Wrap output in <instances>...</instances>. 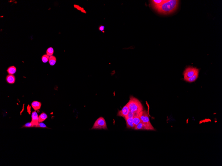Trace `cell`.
Wrapping results in <instances>:
<instances>
[{"label": "cell", "instance_id": "cell-1", "mask_svg": "<svg viewBox=\"0 0 222 166\" xmlns=\"http://www.w3.org/2000/svg\"><path fill=\"white\" fill-rule=\"evenodd\" d=\"M179 1L177 0H169L163 3L155 10L159 13L163 14H169L172 13L178 7Z\"/></svg>", "mask_w": 222, "mask_h": 166}, {"label": "cell", "instance_id": "cell-2", "mask_svg": "<svg viewBox=\"0 0 222 166\" xmlns=\"http://www.w3.org/2000/svg\"><path fill=\"white\" fill-rule=\"evenodd\" d=\"M130 111L134 114V116H139V113L143 111V107L139 100L133 96H130L127 103Z\"/></svg>", "mask_w": 222, "mask_h": 166}, {"label": "cell", "instance_id": "cell-3", "mask_svg": "<svg viewBox=\"0 0 222 166\" xmlns=\"http://www.w3.org/2000/svg\"><path fill=\"white\" fill-rule=\"evenodd\" d=\"M91 129L108 130L105 119L103 117H100L95 121Z\"/></svg>", "mask_w": 222, "mask_h": 166}, {"label": "cell", "instance_id": "cell-4", "mask_svg": "<svg viewBox=\"0 0 222 166\" xmlns=\"http://www.w3.org/2000/svg\"><path fill=\"white\" fill-rule=\"evenodd\" d=\"M134 129L137 130L155 131L154 127L150 122L144 123L141 122L135 127Z\"/></svg>", "mask_w": 222, "mask_h": 166}, {"label": "cell", "instance_id": "cell-5", "mask_svg": "<svg viewBox=\"0 0 222 166\" xmlns=\"http://www.w3.org/2000/svg\"><path fill=\"white\" fill-rule=\"evenodd\" d=\"M199 70L198 69L193 67H188L186 68L183 73L184 80L192 77Z\"/></svg>", "mask_w": 222, "mask_h": 166}, {"label": "cell", "instance_id": "cell-6", "mask_svg": "<svg viewBox=\"0 0 222 166\" xmlns=\"http://www.w3.org/2000/svg\"><path fill=\"white\" fill-rule=\"evenodd\" d=\"M130 110L127 104L123 107L121 110H118L117 116L119 117H123L124 118L126 117L129 114Z\"/></svg>", "mask_w": 222, "mask_h": 166}, {"label": "cell", "instance_id": "cell-7", "mask_svg": "<svg viewBox=\"0 0 222 166\" xmlns=\"http://www.w3.org/2000/svg\"><path fill=\"white\" fill-rule=\"evenodd\" d=\"M139 116L140 120L142 122L147 123L150 122L149 116L147 111L146 110H143L139 114Z\"/></svg>", "mask_w": 222, "mask_h": 166}, {"label": "cell", "instance_id": "cell-8", "mask_svg": "<svg viewBox=\"0 0 222 166\" xmlns=\"http://www.w3.org/2000/svg\"><path fill=\"white\" fill-rule=\"evenodd\" d=\"M32 121L31 122L33 127H37L39 124V116L36 112H33L32 114Z\"/></svg>", "mask_w": 222, "mask_h": 166}, {"label": "cell", "instance_id": "cell-9", "mask_svg": "<svg viewBox=\"0 0 222 166\" xmlns=\"http://www.w3.org/2000/svg\"><path fill=\"white\" fill-rule=\"evenodd\" d=\"M166 1V0H153L151 1V6L154 9L159 6Z\"/></svg>", "mask_w": 222, "mask_h": 166}, {"label": "cell", "instance_id": "cell-10", "mask_svg": "<svg viewBox=\"0 0 222 166\" xmlns=\"http://www.w3.org/2000/svg\"><path fill=\"white\" fill-rule=\"evenodd\" d=\"M133 117H132L125 119L127 128L134 129L135 127L133 123Z\"/></svg>", "mask_w": 222, "mask_h": 166}, {"label": "cell", "instance_id": "cell-11", "mask_svg": "<svg viewBox=\"0 0 222 166\" xmlns=\"http://www.w3.org/2000/svg\"><path fill=\"white\" fill-rule=\"evenodd\" d=\"M199 71H198L196 72V73L194 74V75L192 77L190 78H187L186 79L184 80L186 81L189 83H192L198 79L199 77Z\"/></svg>", "mask_w": 222, "mask_h": 166}, {"label": "cell", "instance_id": "cell-12", "mask_svg": "<svg viewBox=\"0 0 222 166\" xmlns=\"http://www.w3.org/2000/svg\"><path fill=\"white\" fill-rule=\"evenodd\" d=\"M6 80L7 82L9 84H13L15 82V77L13 75H9L6 77Z\"/></svg>", "mask_w": 222, "mask_h": 166}, {"label": "cell", "instance_id": "cell-13", "mask_svg": "<svg viewBox=\"0 0 222 166\" xmlns=\"http://www.w3.org/2000/svg\"><path fill=\"white\" fill-rule=\"evenodd\" d=\"M32 106L35 111L39 110L41 108V103L38 101H34L31 104Z\"/></svg>", "mask_w": 222, "mask_h": 166}, {"label": "cell", "instance_id": "cell-14", "mask_svg": "<svg viewBox=\"0 0 222 166\" xmlns=\"http://www.w3.org/2000/svg\"><path fill=\"white\" fill-rule=\"evenodd\" d=\"M141 122H142L140 120L139 116H134L133 118V123L135 127Z\"/></svg>", "mask_w": 222, "mask_h": 166}, {"label": "cell", "instance_id": "cell-15", "mask_svg": "<svg viewBox=\"0 0 222 166\" xmlns=\"http://www.w3.org/2000/svg\"><path fill=\"white\" fill-rule=\"evenodd\" d=\"M47 117H48V116L45 113H41L39 116V122H42L43 121L45 120L47 118Z\"/></svg>", "mask_w": 222, "mask_h": 166}, {"label": "cell", "instance_id": "cell-16", "mask_svg": "<svg viewBox=\"0 0 222 166\" xmlns=\"http://www.w3.org/2000/svg\"><path fill=\"white\" fill-rule=\"evenodd\" d=\"M16 69L14 66L9 67L8 68L7 71L9 75H13L16 73Z\"/></svg>", "mask_w": 222, "mask_h": 166}, {"label": "cell", "instance_id": "cell-17", "mask_svg": "<svg viewBox=\"0 0 222 166\" xmlns=\"http://www.w3.org/2000/svg\"><path fill=\"white\" fill-rule=\"evenodd\" d=\"M56 62V58L53 55L50 56L49 62L50 65L51 66H53L55 64Z\"/></svg>", "mask_w": 222, "mask_h": 166}, {"label": "cell", "instance_id": "cell-18", "mask_svg": "<svg viewBox=\"0 0 222 166\" xmlns=\"http://www.w3.org/2000/svg\"><path fill=\"white\" fill-rule=\"evenodd\" d=\"M54 50L53 48L50 47V48H49L47 50L46 54H47V55H48L50 56L53 55L54 54Z\"/></svg>", "mask_w": 222, "mask_h": 166}, {"label": "cell", "instance_id": "cell-19", "mask_svg": "<svg viewBox=\"0 0 222 166\" xmlns=\"http://www.w3.org/2000/svg\"><path fill=\"white\" fill-rule=\"evenodd\" d=\"M74 7L75 8H76L77 10H79V11H80L84 13H87V12L86 11V10L84 9L83 8L81 7L80 6L77 5H74Z\"/></svg>", "mask_w": 222, "mask_h": 166}, {"label": "cell", "instance_id": "cell-20", "mask_svg": "<svg viewBox=\"0 0 222 166\" xmlns=\"http://www.w3.org/2000/svg\"><path fill=\"white\" fill-rule=\"evenodd\" d=\"M49 56L47 55H44L42 57V60L43 62L44 63L47 62L48 61H49Z\"/></svg>", "mask_w": 222, "mask_h": 166}, {"label": "cell", "instance_id": "cell-21", "mask_svg": "<svg viewBox=\"0 0 222 166\" xmlns=\"http://www.w3.org/2000/svg\"><path fill=\"white\" fill-rule=\"evenodd\" d=\"M40 127V128H48L47 127V126H46V125L43 123L42 122H39V124L38 125L37 127Z\"/></svg>", "mask_w": 222, "mask_h": 166}, {"label": "cell", "instance_id": "cell-22", "mask_svg": "<svg viewBox=\"0 0 222 166\" xmlns=\"http://www.w3.org/2000/svg\"><path fill=\"white\" fill-rule=\"evenodd\" d=\"M134 114H133V113L131 111H129V114H128V115H127V117H126V118L125 119L127 118H130L133 117H134Z\"/></svg>", "mask_w": 222, "mask_h": 166}, {"label": "cell", "instance_id": "cell-23", "mask_svg": "<svg viewBox=\"0 0 222 166\" xmlns=\"http://www.w3.org/2000/svg\"><path fill=\"white\" fill-rule=\"evenodd\" d=\"M23 127H26V128H27V127H33V126L31 122H28L25 124L23 126Z\"/></svg>", "mask_w": 222, "mask_h": 166}, {"label": "cell", "instance_id": "cell-24", "mask_svg": "<svg viewBox=\"0 0 222 166\" xmlns=\"http://www.w3.org/2000/svg\"><path fill=\"white\" fill-rule=\"evenodd\" d=\"M104 29H105V27L103 26H101L99 27V31H101L103 32V31L104 30Z\"/></svg>", "mask_w": 222, "mask_h": 166}]
</instances>
